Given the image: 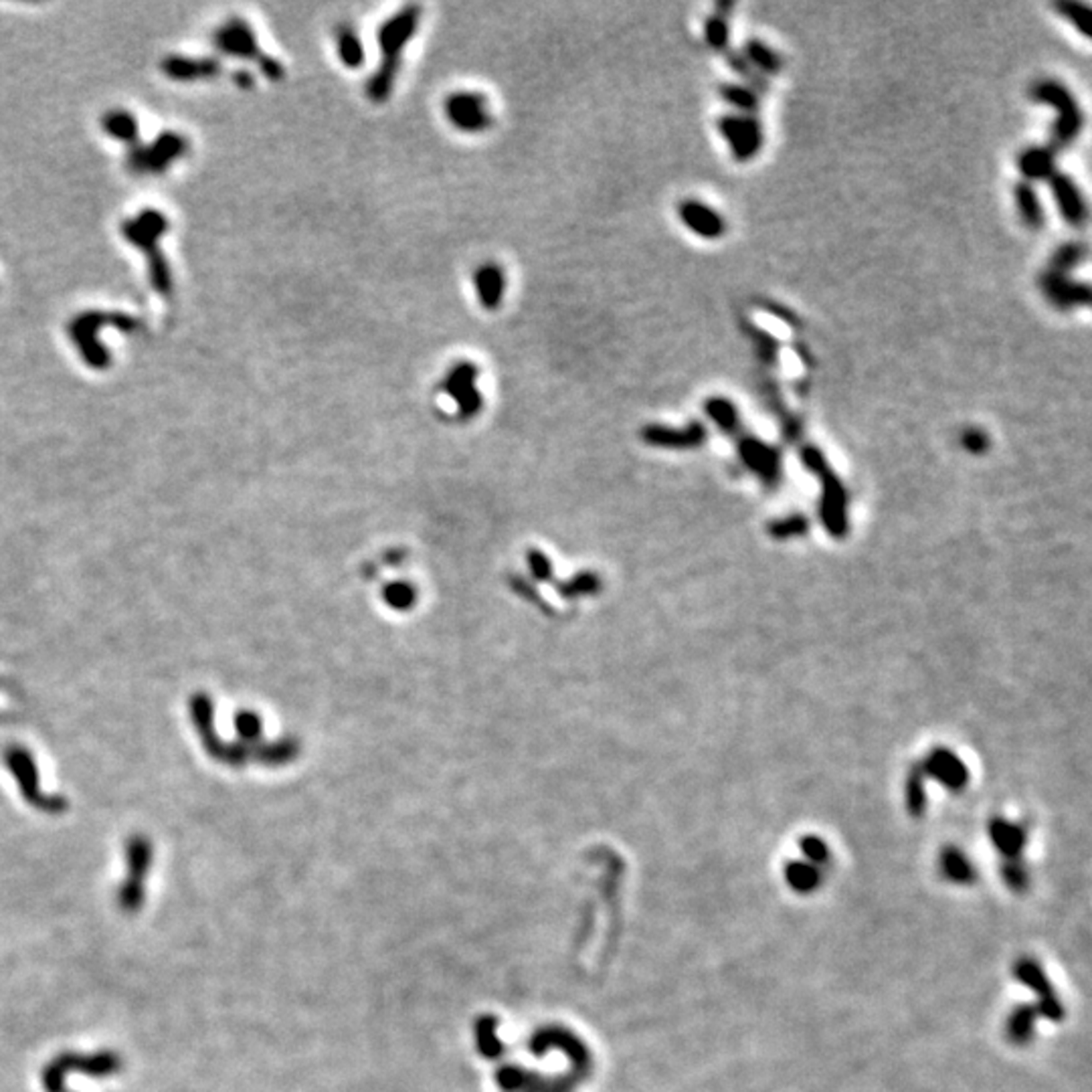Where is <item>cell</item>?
I'll use <instances>...</instances> for the list:
<instances>
[{"instance_id": "cell-1", "label": "cell", "mask_w": 1092, "mask_h": 1092, "mask_svg": "<svg viewBox=\"0 0 1092 1092\" xmlns=\"http://www.w3.org/2000/svg\"><path fill=\"white\" fill-rule=\"evenodd\" d=\"M423 8L419 5H407L384 21L376 31L381 63L373 73L366 86V94L375 104H384L395 89V81L403 61L405 47L413 41L415 32L421 24Z\"/></svg>"}, {"instance_id": "cell-2", "label": "cell", "mask_w": 1092, "mask_h": 1092, "mask_svg": "<svg viewBox=\"0 0 1092 1092\" xmlns=\"http://www.w3.org/2000/svg\"><path fill=\"white\" fill-rule=\"evenodd\" d=\"M170 223L164 212L156 209H144L136 217L128 219L122 223L120 231L126 239L134 245L136 249L144 253L148 264V277H150L152 290L160 298H172L175 292V282H172V272L168 261L164 259L160 249V239L168 233Z\"/></svg>"}, {"instance_id": "cell-3", "label": "cell", "mask_w": 1092, "mask_h": 1092, "mask_svg": "<svg viewBox=\"0 0 1092 1092\" xmlns=\"http://www.w3.org/2000/svg\"><path fill=\"white\" fill-rule=\"evenodd\" d=\"M105 328H116L120 332H136L142 328V322L132 314L113 310H87L81 311L76 318L69 320L68 334L71 342L76 344L84 363L94 368V371H105L112 365V355L108 347L97 340V334Z\"/></svg>"}, {"instance_id": "cell-4", "label": "cell", "mask_w": 1092, "mask_h": 1092, "mask_svg": "<svg viewBox=\"0 0 1092 1092\" xmlns=\"http://www.w3.org/2000/svg\"><path fill=\"white\" fill-rule=\"evenodd\" d=\"M1030 97L1038 104H1048L1056 110V120L1052 126V150L1070 146L1078 138L1085 118H1082L1077 97L1064 84L1056 79H1040L1030 89Z\"/></svg>"}, {"instance_id": "cell-5", "label": "cell", "mask_w": 1092, "mask_h": 1092, "mask_svg": "<svg viewBox=\"0 0 1092 1092\" xmlns=\"http://www.w3.org/2000/svg\"><path fill=\"white\" fill-rule=\"evenodd\" d=\"M122 1060L116 1052L104 1050L97 1054H73L65 1052L47 1064L43 1070V1087L47 1092H69L65 1088V1077L71 1072L87 1074V1077H112L120 1072Z\"/></svg>"}, {"instance_id": "cell-6", "label": "cell", "mask_w": 1092, "mask_h": 1092, "mask_svg": "<svg viewBox=\"0 0 1092 1092\" xmlns=\"http://www.w3.org/2000/svg\"><path fill=\"white\" fill-rule=\"evenodd\" d=\"M188 152V140L178 132H162L150 144L136 142L128 148V168L134 175H162Z\"/></svg>"}, {"instance_id": "cell-7", "label": "cell", "mask_w": 1092, "mask_h": 1092, "mask_svg": "<svg viewBox=\"0 0 1092 1092\" xmlns=\"http://www.w3.org/2000/svg\"><path fill=\"white\" fill-rule=\"evenodd\" d=\"M451 126L464 134H483L496 124L488 97L480 92H454L443 102Z\"/></svg>"}, {"instance_id": "cell-8", "label": "cell", "mask_w": 1092, "mask_h": 1092, "mask_svg": "<svg viewBox=\"0 0 1092 1092\" xmlns=\"http://www.w3.org/2000/svg\"><path fill=\"white\" fill-rule=\"evenodd\" d=\"M478 379L480 366L472 363V360H459V363L449 368L439 384L441 393H446L447 397L456 401L457 417L464 419V421L478 415L483 407V395L480 393L478 384H475Z\"/></svg>"}, {"instance_id": "cell-9", "label": "cell", "mask_w": 1092, "mask_h": 1092, "mask_svg": "<svg viewBox=\"0 0 1092 1092\" xmlns=\"http://www.w3.org/2000/svg\"><path fill=\"white\" fill-rule=\"evenodd\" d=\"M718 134L726 140L730 154L738 162H749L761 152L765 144V134L757 116L745 113H726L717 122Z\"/></svg>"}, {"instance_id": "cell-10", "label": "cell", "mask_w": 1092, "mask_h": 1092, "mask_svg": "<svg viewBox=\"0 0 1092 1092\" xmlns=\"http://www.w3.org/2000/svg\"><path fill=\"white\" fill-rule=\"evenodd\" d=\"M152 848L146 837H132L128 844V878L120 886L118 907L126 915L138 913L144 902V880L150 868Z\"/></svg>"}, {"instance_id": "cell-11", "label": "cell", "mask_w": 1092, "mask_h": 1092, "mask_svg": "<svg viewBox=\"0 0 1092 1092\" xmlns=\"http://www.w3.org/2000/svg\"><path fill=\"white\" fill-rule=\"evenodd\" d=\"M212 43H215L221 53L235 57V59L256 61L257 65H261L267 57L261 51L256 31L251 29L248 21L239 19V16H231V19L221 24L215 31V35H212Z\"/></svg>"}, {"instance_id": "cell-12", "label": "cell", "mask_w": 1092, "mask_h": 1092, "mask_svg": "<svg viewBox=\"0 0 1092 1092\" xmlns=\"http://www.w3.org/2000/svg\"><path fill=\"white\" fill-rule=\"evenodd\" d=\"M678 217L688 231L702 237V239L717 241L726 233V219L720 212L702 201L688 199L678 207Z\"/></svg>"}, {"instance_id": "cell-13", "label": "cell", "mask_w": 1092, "mask_h": 1092, "mask_svg": "<svg viewBox=\"0 0 1092 1092\" xmlns=\"http://www.w3.org/2000/svg\"><path fill=\"white\" fill-rule=\"evenodd\" d=\"M1040 290L1052 306L1060 310L1088 306L1090 303V287L1087 284L1074 282L1069 275L1056 274L1052 269L1040 275Z\"/></svg>"}, {"instance_id": "cell-14", "label": "cell", "mask_w": 1092, "mask_h": 1092, "mask_svg": "<svg viewBox=\"0 0 1092 1092\" xmlns=\"http://www.w3.org/2000/svg\"><path fill=\"white\" fill-rule=\"evenodd\" d=\"M1048 183L1056 201V207L1060 211L1066 223L1077 229L1085 225L1088 219V209L1078 185L1074 183L1069 175H1064V172H1054V175L1048 178Z\"/></svg>"}, {"instance_id": "cell-15", "label": "cell", "mask_w": 1092, "mask_h": 1092, "mask_svg": "<svg viewBox=\"0 0 1092 1092\" xmlns=\"http://www.w3.org/2000/svg\"><path fill=\"white\" fill-rule=\"evenodd\" d=\"M160 69L164 76L175 81H199V79H212L221 76V63L211 57H185V55H170L162 59Z\"/></svg>"}, {"instance_id": "cell-16", "label": "cell", "mask_w": 1092, "mask_h": 1092, "mask_svg": "<svg viewBox=\"0 0 1092 1092\" xmlns=\"http://www.w3.org/2000/svg\"><path fill=\"white\" fill-rule=\"evenodd\" d=\"M472 282L483 310L496 311L502 306L506 293V272L502 266L494 264V261H486V264L474 269Z\"/></svg>"}, {"instance_id": "cell-17", "label": "cell", "mask_w": 1092, "mask_h": 1092, "mask_svg": "<svg viewBox=\"0 0 1092 1092\" xmlns=\"http://www.w3.org/2000/svg\"><path fill=\"white\" fill-rule=\"evenodd\" d=\"M642 439L645 443H650V446L686 449V447L700 446V443L706 439V429H704V425L698 421L690 423L688 427H684V429H672V427H663V425H647L642 431Z\"/></svg>"}, {"instance_id": "cell-18", "label": "cell", "mask_w": 1092, "mask_h": 1092, "mask_svg": "<svg viewBox=\"0 0 1092 1092\" xmlns=\"http://www.w3.org/2000/svg\"><path fill=\"white\" fill-rule=\"evenodd\" d=\"M1056 152L1050 146H1032L1025 148L1017 158V168H1020L1025 183L1033 180H1048L1056 172Z\"/></svg>"}, {"instance_id": "cell-19", "label": "cell", "mask_w": 1092, "mask_h": 1092, "mask_svg": "<svg viewBox=\"0 0 1092 1092\" xmlns=\"http://www.w3.org/2000/svg\"><path fill=\"white\" fill-rule=\"evenodd\" d=\"M1036 1006L1024 1004L1014 1007L1006 1020V1033L1009 1042H1014L1017 1046H1025L1032 1042L1033 1032H1036Z\"/></svg>"}, {"instance_id": "cell-20", "label": "cell", "mask_w": 1092, "mask_h": 1092, "mask_svg": "<svg viewBox=\"0 0 1092 1092\" xmlns=\"http://www.w3.org/2000/svg\"><path fill=\"white\" fill-rule=\"evenodd\" d=\"M1014 975H1015L1017 981L1024 983L1025 988H1030L1033 993H1036V996L1040 997V1001L1056 997L1052 983H1050L1048 975L1044 973V969H1042L1033 959L1024 957V959L1017 961L1015 967H1014Z\"/></svg>"}, {"instance_id": "cell-21", "label": "cell", "mask_w": 1092, "mask_h": 1092, "mask_svg": "<svg viewBox=\"0 0 1092 1092\" xmlns=\"http://www.w3.org/2000/svg\"><path fill=\"white\" fill-rule=\"evenodd\" d=\"M102 130L110 138L126 144L128 148L140 142L138 120L126 110H110L102 116Z\"/></svg>"}, {"instance_id": "cell-22", "label": "cell", "mask_w": 1092, "mask_h": 1092, "mask_svg": "<svg viewBox=\"0 0 1092 1092\" xmlns=\"http://www.w3.org/2000/svg\"><path fill=\"white\" fill-rule=\"evenodd\" d=\"M1014 193H1015L1017 211H1020V217L1024 221V225L1036 231V229H1040L1042 225H1044V221H1046V215H1044V211H1042V203L1038 199L1036 188H1033L1030 183H1025V180H1022V183L1015 185V191Z\"/></svg>"}, {"instance_id": "cell-23", "label": "cell", "mask_w": 1092, "mask_h": 1092, "mask_svg": "<svg viewBox=\"0 0 1092 1092\" xmlns=\"http://www.w3.org/2000/svg\"><path fill=\"white\" fill-rule=\"evenodd\" d=\"M743 57L753 65V69L759 73H769V76H775V73L783 69L781 55H779L775 49H771L767 43H763L761 39L746 41L745 49H743Z\"/></svg>"}, {"instance_id": "cell-24", "label": "cell", "mask_w": 1092, "mask_h": 1092, "mask_svg": "<svg viewBox=\"0 0 1092 1092\" xmlns=\"http://www.w3.org/2000/svg\"><path fill=\"white\" fill-rule=\"evenodd\" d=\"M741 456L745 462L753 467V470H757L761 474L771 475L777 470V464H779L777 451L759 439L745 438L741 441Z\"/></svg>"}, {"instance_id": "cell-25", "label": "cell", "mask_w": 1092, "mask_h": 1092, "mask_svg": "<svg viewBox=\"0 0 1092 1092\" xmlns=\"http://www.w3.org/2000/svg\"><path fill=\"white\" fill-rule=\"evenodd\" d=\"M989 834H991L993 845H997V850L1001 853H1006L1007 860H1015L1017 853L1024 850L1025 834L1022 827L1007 824V821H1004V819H996L989 827Z\"/></svg>"}, {"instance_id": "cell-26", "label": "cell", "mask_w": 1092, "mask_h": 1092, "mask_svg": "<svg viewBox=\"0 0 1092 1092\" xmlns=\"http://www.w3.org/2000/svg\"><path fill=\"white\" fill-rule=\"evenodd\" d=\"M785 880L790 889L798 894H811L819 889L821 872L809 862H790L785 868Z\"/></svg>"}, {"instance_id": "cell-27", "label": "cell", "mask_w": 1092, "mask_h": 1092, "mask_svg": "<svg viewBox=\"0 0 1092 1092\" xmlns=\"http://www.w3.org/2000/svg\"><path fill=\"white\" fill-rule=\"evenodd\" d=\"M336 45H338V57H340L344 68L352 69V71L363 68L366 55H365L363 43H360L355 29L340 27L338 31H336Z\"/></svg>"}, {"instance_id": "cell-28", "label": "cell", "mask_w": 1092, "mask_h": 1092, "mask_svg": "<svg viewBox=\"0 0 1092 1092\" xmlns=\"http://www.w3.org/2000/svg\"><path fill=\"white\" fill-rule=\"evenodd\" d=\"M941 872L943 876L953 884H971L975 880V868L967 860L965 853H961L955 848H949L941 853Z\"/></svg>"}, {"instance_id": "cell-29", "label": "cell", "mask_w": 1092, "mask_h": 1092, "mask_svg": "<svg viewBox=\"0 0 1092 1092\" xmlns=\"http://www.w3.org/2000/svg\"><path fill=\"white\" fill-rule=\"evenodd\" d=\"M718 94L722 100H725L728 105H733L736 112L745 113V116H754V112H757L761 105V97L751 86L722 84L718 87Z\"/></svg>"}, {"instance_id": "cell-30", "label": "cell", "mask_w": 1092, "mask_h": 1092, "mask_svg": "<svg viewBox=\"0 0 1092 1092\" xmlns=\"http://www.w3.org/2000/svg\"><path fill=\"white\" fill-rule=\"evenodd\" d=\"M1087 253H1088V249L1085 243H1080V241L1064 243L1054 251L1052 259H1050V269L1056 274L1069 275V272H1072L1074 267H1078L1082 261L1087 259Z\"/></svg>"}, {"instance_id": "cell-31", "label": "cell", "mask_w": 1092, "mask_h": 1092, "mask_svg": "<svg viewBox=\"0 0 1092 1092\" xmlns=\"http://www.w3.org/2000/svg\"><path fill=\"white\" fill-rule=\"evenodd\" d=\"M704 411L706 415H708L714 423H717L720 429H725L728 433L738 431V411L735 407L733 401H728L725 397H710L704 403Z\"/></svg>"}, {"instance_id": "cell-32", "label": "cell", "mask_w": 1092, "mask_h": 1092, "mask_svg": "<svg viewBox=\"0 0 1092 1092\" xmlns=\"http://www.w3.org/2000/svg\"><path fill=\"white\" fill-rule=\"evenodd\" d=\"M1054 8L1074 29H1078L1082 37L1092 35V11L1087 5L1074 3V0H1062V3H1056Z\"/></svg>"}, {"instance_id": "cell-33", "label": "cell", "mask_w": 1092, "mask_h": 1092, "mask_svg": "<svg viewBox=\"0 0 1092 1092\" xmlns=\"http://www.w3.org/2000/svg\"><path fill=\"white\" fill-rule=\"evenodd\" d=\"M704 39L714 51H726L730 43V27L726 14H712L704 23Z\"/></svg>"}, {"instance_id": "cell-34", "label": "cell", "mask_w": 1092, "mask_h": 1092, "mask_svg": "<svg viewBox=\"0 0 1092 1092\" xmlns=\"http://www.w3.org/2000/svg\"><path fill=\"white\" fill-rule=\"evenodd\" d=\"M475 1033H478V1044L483 1056H500L502 1042L496 1038V1017H482L480 1025H475Z\"/></svg>"}, {"instance_id": "cell-35", "label": "cell", "mask_w": 1092, "mask_h": 1092, "mask_svg": "<svg viewBox=\"0 0 1092 1092\" xmlns=\"http://www.w3.org/2000/svg\"><path fill=\"white\" fill-rule=\"evenodd\" d=\"M728 65H730V69L738 73V76H741L745 81H749L754 92H757V89H763V92H765L767 89L765 79H763L759 71L753 69V65L745 59L743 53H736V51L728 53Z\"/></svg>"}, {"instance_id": "cell-36", "label": "cell", "mask_w": 1092, "mask_h": 1092, "mask_svg": "<svg viewBox=\"0 0 1092 1092\" xmlns=\"http://www.w3.org/2000/svg\"><path fill=\"white\" fill-rule=\"evenodd\" d=\"M799 848H801L803 853H806V858L809 860V864H814V866L819 868V866H824V864H827V862H829V848H827L824 840H819V837H814V835L803 837L801 844H799Z\"/></svg>"}, {"instance_id": "cell-37", "label": "cell", "mask_w": 1092, "mask_h": 1092, "mask_svg": "<svg viewBox=\"0 0 1092 1092\" xmlns=\"http://www.w3.org/2000/svg\"><path fill=\"white\" fill-rule=\"evenodd\" d=\"M384 599H387V603L395 607V609H407V607L415 603V591L405 585V582H395V585H391L384 591Z\"/></svg>"}, {"instance_id": "cell-38", "label": "cell", "mask_w": 1092, "mask_h": 1092, "mask_svg": "<svg viewBox=\"0 0 1092 1092\" xmlns=\"http://www.w3.org/2000/svg\"><path fill=\"white\" fill-rule=\"evenodd\" d=\"M1001 872H1004V880H1006V884H1007L1009 889H1012V890H1015V892H1022V890L1025 889V886L1030 884L1028 872H1025V868L1020 864V862L1009 860L1007 864L1004 866V870H1001Z\"/></svg>"}, {"instance_id": "cell-39", "label": "cell", "mask_w": 1092, "mask_h": 1092, "mask_svg": "<svg viewBox=\"0 0 1092 1092\" xmlns=\"http://www.w3.org/2000/svg\"><path fill=\"white\" fill-rule=\"evenodd\" d=\"M934 771H937V775L949 787H959L961 783L965 781V769H961V765H959V763L955 759L937 763V765H934Z\"/></svg>"}, {"instance_id": "cell-40", "label": "cell", "mask_w": 1092, "mask_h": 1092, "mask_svg": "<svg viewBox=\"0 0 1092 1092\" xmlns=\"http://www.w3.org/2000/svg\"><path fill=\"white\" fill-rule=\"evenodd\" d=\"M961 441H963L965 449L971 451V454H983V451L989 447V438L981 429H977V427H973V429H967L963 433V438H961Z\"/></svg>"}, {"instance_id": "cell-41", "label": "cell", "mask_w": 1092, "mask_h": 1092, "mask_svg": "<svg viewBox=\"0 0 1092 1092\" xmlns=\"http://www.w3.org/2000/svg\"><path fill=\"white\" fill-rule=\"evenodd\" d=\"M751 336H753V338H757V348H759V352H761L763 360H767V363L773 365L775 360H777V352H779L777 342H775L773 338H771V336L763 334V332H759V330H754V328H753Z\"/></svg>"}, {"instance_id": "cell-42", "label": "cell", "mask_w": 1092, "mask_h": 1092, "mask_svg": "<svg viewBox=\"0 0 1092 1092\" xmlns=\"http://www.w3.org/2000/svg\"><path fill=\"white\" fill-rule=\"evenodd\" d=\"M530 564H532V573H535V577L538 579H546L550 577V563L545 555L540 553H530Z\"/></svg>"}, {"instance_id": "cell-43", "label": "cell", "mask_w": 1092, "mask_h": 1092, "mask_svg": "<svg viewBox=\"0 0 1092 1092\" xmlns=\"http://www.w3.org/2000/svg\"><path fill=\"white\" fill-rule=\"evenodd\" d=\"M239 722H241V730H243L245 735L256 736L259 733V722H257L256 717H251V714H243V717L239 718Z\"/></svg>"}, {"instance_id": "cell-44", "label": "cell", "mask_w": 1092, "mask_h": 1092, "mask_svg": "<svg viewBox=\"0 0 1092 1092\" xmlns=\"http://www.w3.org/2000/svg\"><path fill=\"white\" fill-rule=\"evenodd\" d=\"M233 84L239 86L241 89H251L253 87V76H251L249 71H245V69L235 71L233 73Z\"/></svg>"}]
</instances>
